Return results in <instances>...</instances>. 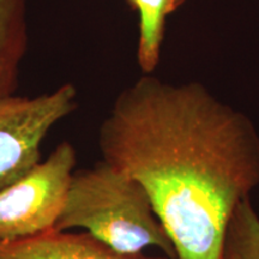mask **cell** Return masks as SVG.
<instances>
[{
	"mask_svg": "<svg viewBox=\"0 0 259 259\" xmlns=\"http://www.w3.org/2000/svg\"><path fill=\"white\" fill-rule=\"evenodd\" d=\"M76 162L73 145L61 142L46 161L0 192V244L54 232Z\"/></svg>",
	"mask_w": 259,
	"mask_h": 259,
	"instance_id": "obj_3",
	"label": "cell"
},
{
	"mask_svg": "<svg viewBox=\"0 0 259 259\" xmlns=\"http://www.w3.org/2000/svg\"><path fill=\"white\" fill-rule=\"evenodd\" d=\"M0 259H166L143 253H121L89 233L51 232L0 244Z\"/></svg>",
	"mask_w": 259,
	"mask_h": 259,
	"instance_id": "obj_5",
	"label": "cell"
},
{
	"mask_svg": "<svg viewBox=\"0 0 259 259\" xmlns=\"http://www.w3.org/2000/svg\"><path fill=\"white\" fill-rule=\"evenodd\" d=\"M73 228L85 229L121 253H142L154 246L176 258L173 242L155 215L144 187L103 160L73 171L54 232Z\"/></svg>",
	"mask_w": 259,
	"mask_h": 259,
	"instance_id": "obj_2",
	"label": "cell"
},
{
	"mask_svg": "<svg viewBox=\"0 0 259 259\" xmlns=\"http://www.w3.org/2000/svg\"><path fill=\"white\" fill-rule=\"evenodd\" d=\"M186 0H128L139 15L137 61L143 73L156 70L164 40L166 19Z\"/></svg>",
	"mask_w": 259,
	"mask_h": 259,
	"instance_id": "obj_7",
	"label": "cell"
},
{
	"mask_svg": "<svg viewBox=\"0 0 259 259\" xmlns=\"http://www.w3.org/2000/svg\"><path fill=\"white\" fill-rule=\"evenodd\" d=\"M220 259H259V215L250 198L242 200L233 211Z\"/></svg>",
	"mask_w": 259,
	"mask_h": 259,
	"instance_id": "obj_8",
	"label": "cell"
},
{
	"mask_svg": "<svg viewBox=\"0 0 259 259\" xmlns=\"http://www.w3.org/2000/svg\"><path fill=\"white\" fill-rule=\"evenodd\" d=\"M99 147L147 191L177 259H220L233 211L259 185V132L245 113L200 83L144 73L116 96Z\"/></svg>",
	"mask_w": 259,
	"mask_h": 259,
	"instance_id": "obj_1",
	"label": "cell"
},
{
	"mask_svg": "<svg viewBox=\"0 0 259 259\" xmlns=\"http://www.w3.org/2000/svg\"><path fill=\"white\" fill-rule=\"evenodd\" d=\"M76 99V87L65 83L52 93L0 100V192L40 163L42 142L77 108Z\"/></svg>",
	"mask_w": 259,
	"mask_h": 259,
	"instance_id": "obj_4",
	"label": "cell"
},
{
	"mask_svg": "<svg viewBox=\"0 0 259 259\" xmlns=\"http://www.w3.org/2000/svg\"><path fill=\"white\" fill-rule=\"evenodd\" d=\"M29 0H0V100L16 95L28 51Z\"/></svg>",
	"mask_w": 259,
	"mask_h": 259,
	"instance_id": "obj_6",
	"label": "cell"
},
{
	"mask_svg": "<svg viewBox=\"0 0 259 259\" xmlns=\"http://www.w3.org/2000/svg\"><path fill=\"white\" fill-rule=\"evenodd\" d=\"M126 2H127V3H128V0H126Z\"/></svg>",
	"mask_w": 259,
	"mask_h": 259,
	"instance_id": "obj_9",
	"label": "cell"
}]
</instances>
